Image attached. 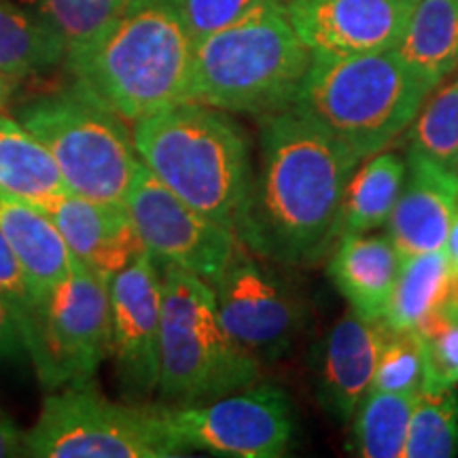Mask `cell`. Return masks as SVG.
I'll return each mask as SVG.
<instances>
[{
	"label": "cell",
	"instance_id": "d4e9b609",
	"mask_svg": "<svg viewBox=\"0 0 458 458\" xmlns=\"http://www.w3.org/2000/svg\"><path fill=\"white\" fill-rule=\"evenodd\" d=\"M420 393L374 391L360 399L351 418L346 450L360 458H403L411 414Z\"/></svg>",
	"mask_w": 458,
	"mask_h": 458
},
{
	"label": "cell",
	"instance_id": "e0dca14e",
	"mask_svg": "<svg viewBox=\"0 0 458 458\" xmlns=\"http://www.w3.org/2000/svg\"><path fill=\"white\" fill-rule=\"evenodd\" d=\"M45 213L74 259L105 284L147 253L128 206L96 202L68 191L49 204Z\"/></svg>",
	"mask_w": 458,
	"mask_h": 458
},
{
	"label": "cell",
	"instance_id": "9a60e30c",
	"mask_svg": "<svg viewBox=\"0 0 458 458\" xmlns=\"http://www.w3.org/2000/svg\"><path fill=\"white\" fill-rule=\"evenodd\" d=\"M391 329L382 320L348 312L318 342L314 359L317 399L340 425H348L374 382L382 348Z\"/></svg>",
	"mask_w": 458,
	"mask_h": 458
},
{
	"label": "cell",
	"instance_id": "d590c367",
	"mask_svg": "<svg viewBox=\"0 0 458 458\" xmlns=\"http://www.w3.org/2000/svg\"><path fill=\"white\" fill-rule=\"evenodd\" d=\"M17 83H20V81H17V79L9 77L7 72L0 71V113L7 111V106L11 105V100H13Z\"/></svg>",
	"mask_w": 458,
	"mask_h": 458
},
{
	"label": "cell",
	"instance_id": "1f68e13d",
	"mask_svg": "<svg viewBox=\"0 0 458 458\" xmlns=\"http://www.w3.org/2000/svg\"><path fill=\"white\" fill-rule=\"evenodd\" d=\"M0 295L13 306L17 317H20L21 329H24L26 337V346L30 348L37 308H34L30 284H28L26 274L21 270L20 259L15 257L13 249H11L3 233H0Z\"/></svg>",
	"mask_w": 458,
	"mask_h": 458
},
{
	"label": "cell",
	"instance_id": "2e32d148",
	"mask_svg": "<svg viewBox=\"0 0 458 458\" xmlns=\"http://www.w3.org/2000/svg\"><path fill=\"white\" fill-rule=\"evenodd\" d=\"M403 187L386 221L401 259L442 250L458 202V172L410 148Z\"/></svg>",
	"mask_w": 458,
	"mask_h": 458
},
{
	"label": "cell",
	"instance_id": "836d02e7",
	"mask_svg": "<svg viewBox=\"0 0 458 458\" xmlns=\"http://www.w3.org/2000/svg\"><path fill=\"white\" fill-rule=\"evenodd\" d=\"M26 433L0 410V458L24 456Z\"/></svg>",
	"mask_w": 458,
	"mask_h": 458
},
{
	"label": "cell",
	"instance_id": "83f0119b",
	"mask_svg": "<svg viewBox=\"0 0 458 458\" xmlns=\"http://www.w3.org/2000/svg\"><path fill=\"white\" fill-rule=\"evenodd\" d=\"M128 0H34L37 11L60 32L66 43V55L89 47Z\"/></svg>",
	"mask_w": 458,
	"mask_h": 458
},
{
	"label": "cell",
	"instance_id": "277c9868",
	"mask_svg": "<svg viewBox=\"0 0 458 458\" xmlns=\"http://www.w3.org/2000/svg\"><path fill=\"white\" fill-rule=\"evenodd\" d=\"M310 62L286 9L270 4L196 43L187 100L266 117L295 105Z\"/></svg>",
	"mask_w": 458,
	"mask_h": 458
},
{
	"label": "cell",
	"instance_id": "8992f818",
	"mask_svg": "<svg viewBox=\"0 0 458 458\" xmlns=\"http://www.w3.org/2000/svg\"><path fill=\"white\" fill-rule=\"evenodd\" d=\"M159 403H204L259 385L261 363L223 327L213 284L179 267H159Z\"/></svg>",
	"mask_w": 458,
	"mask_h": 458
},
{
	"label": "cell",
	"instance_id": "484cf974",
	"mask_svg": "<svg viewBox=\"0 0 458 458\" xmlns=\"http://www.w3.org/2000/svg\"><path fill=\"white\" fill-rule=\"evenodd\" d=\"M458 450L456 388L418 394L403 458H450Z\"/></svg>",
	"mask_w": 458,
	"mask_h": 458
},
{
	"label": "cell",
	"instance_id": "30bf717a",
	"mask_svg": "<svg viewBox=\"0 0 458 458\" xmlns=\"http://www.w3.org/2000/svg\"><path fill=\"white\" fill-rule=\"evenodd\" d=\"M164 414L182 448L215 456L278 458L289 452L295 435L293 403L272 385H253L204 403L164 405Z\"/></svg>",
	"mask_w": 458,
	"mask_h": 458
},
{
	"label": "cell",
	"instance_id": "5bb4252c",
	"mask_svg": "<svg viewBox=\"0 0 458 458\" xmlns=\"http://www.w3.org/2000/svg\"><path fill=\"white\" fill-rule=\"evenodd\" d=\"M418 0H293L286 17L312 55L397 49Z\"/></svg>",
	"mask_w": 458,
	"mask_h": 458
},
{
	"label": "cell",
	"instance_id": "d6a6232c",
	"mask_svg": "<svg viewBox=\"0 0 458 458\" xmlns=\"http://www.w3.org/2000/svg\"><path fill=\"white\" fill-rule=\"evenodd\" d=\"M24 357H28V346L20 317L0 295V360H21Z\"/></svg>",
	"mask_w": 458,
	"mask_h": 458
},
{
	"label": "cell",
	"instance_id": "44dd1931",
	"mask_svg": "<svg viewBox=\"0 0 458 458\" xmlns=\"http://www.w3.org/2000/svg\"><path fill=\"white\" fill-rule=\"evenodd\" d=\"M433 89L458 71V0H418L394 49Z\"/></svg>",
	"mask_w": 458,
	"mask_h": 458
},
{
	"label": "cell",
	"instance_id": "603a6c76",
	"mask_svg": "<svg viewBox=\"0 0 458 458\" xmlns=\"http://www.w3.org/2000/svg\"><path fill=\"white\" fill-rule=\"evenodd\" d=\"M450 270L445 250L401 259L382 323L391 331H418L448 301Z\"/></svg>",
	"mask_w": 458,
	"mask_h": 458
},
{
	"label": "cell",
	"instance_id": "4316f807",
	"mask_svg": "<svg viewBox=\"0 0 458 458\" xmlns=\"http://www.w3.org/2000/svg\"><path fill=\"white\" fill-rule=\"evenodd\" d=\"M410 148L454 168L458 153V74L435 89L410 125Z\"/></svg>",
	"mask_w": 458,
	"mask_h": 458
},
{
	"label": "cell",
	"instance_id": "e575fe53",
	"mask_svg": "<svg viewBox=\"0 0 458 458\" xmlns=\"http://www.w3.org/2000/svg\"><path fill=\"white\" fill-rule=\"evenodd\" d=\"M445 255H448V270H450V295L448 301L458 303V202L454 210V219H452L448 240L444 246Z\"/></svg>",
	"mask_w": 458,
	"mask_h": 458
},
{
	"label": "cell",
	"instance_id": "6da1fadb",
	"mask_svg": "<svg viewBox=\"0 0 458 458\" xmlns=\"http://www.w3.org/2000/svg\"><path fill=\"white\" fill-rule=\"evenodd\" d=\"M257 122L259 157L233 233L263 261L314 266L340 240L344 191L360 159L297 105Z\"/></svg>",
	"mask_w": 458,
	"mask_h": 458
},
{
	"label": "cell",
	"instance_id": "ffe728a7",
	"mask_svg": "<svg viewBox=\"0 0 458 458\" xmlns=\"http://www.w3.org/2000/svg\"><path fill=\"white\" fill-rule=\"evenodd\" d=\"M0 189L43 210L68 193L49 148L4 113H0Z\"/></svg>",
	"mask_w": 458,
	"mask_h": 458
},
{
	"label": "cell",
	"instance_id": "d6986e66",
	"mask_svg": "<svg viewBox=\"0 0 458 458\" xmlns=\"http://www.w3.org/2000/svg\"><path fill=\"white\" fill-rule=\"evenodd\" d=\"M0 233L20 259L30 284L34 308H38L77 259L43 208L11 196L4 189H0Z\"/></svg>",
	"mask_w": 458,
	"mask_h": 458
},
{
	"label": "cell",
	"instance_id": "7c38bea8",
	"mask_svg": "<svg viewBox=\"0 0 458 458\" xmlns=\"http://www.w3.org/2000/svg\"><path fill=\"white\" fill-rule=\"evenodd\" d=\"M223 327L261 365L293 351L303 325V306L278 272L238 246L213 284Z\"/></svg>",
	"mask_w": 458,
	"mask_h": 458
},
{
	"label": "cell",
	"instance_id": "8fae6325",
	"mask_svg": "<svg viewBox=\"0 0 458 458\" xmlns=\"http://www.w3.org/2000/svg\"><path fill=\"white\" fill-rule=\"evenodd\" d=\"M128 213L159 267H179L208 284L216 283L240 246L233 229L189 206L142 162L130 189Z\"/></svg>",
	"mask_w": 458,
	"mask_h": 458
},
{
	"label": "cell",
	"instance_id": "7402d4cb",
	"mask_svg": "<svg viewBox=\"0 0 458 458\" xmlns=\"http://www.w3.org/2000/svg\"><path fill=\"white\" fill-rule=\"evenodd\" d=\"M64 60V38L38 11L0 0V71L21 81L54 71Z\"/></svg>",
	"mask_w": 458,
	"mask_h": 458
},
{
	"label": "cell",
	"instance_id": "9c48e42d",
	"mask_svg": "<svg viewBox=\"0 0 458 458\" xmlns=\"http://www.w3.org/2000/svg\"><path fill=\"white\" fill-rule=\"evenodd\" d=\"M111 346L108 284L77 261L37 308L28 357L49 393L94 380Z\"/></svg>",
	"mask_w": 458,
	"mask_h": 458
},
{
	"label": "cell",
	"instance_id": "4fadbf2b",
	"mask_svg": "<svg viewBox=\"0 0 458 458\" xmlns=\"http://www.w3.org/2000/svg\"><path fill=\"white\" fill-rule=\"evenodd\" d=\"M111 359L125 401L147 403L157 393L162 360V274L142 253L108 283Z\"/></svg>",
	"mask_w": 458,
	"mask_h": 458
},
{
	"label": "cell",
	"instance_id": "74e56055",
	"mask_svg": "<svg viewBox=\"0 0 458 458\" xmlns=\"http://www.w3.org/2000/svg\"><path fill=\"white\" fill-rule=\"evenodd\" d=\"M454 170L458 172V153H456V162H454Z\"/></svg>",
	"mask_w": 458,
	"mask_h": 458
},
{
	"label": "cell",
	"instance_id": "cb8c5ba5",
	"mask_svg": "<svg viewBox=\"0 0 458 458\" xmlns=\"http://www.w3.org/2000/svg\"><path fill=\"white\" fill-rule=\"evenodd\" d=\"M408 162L397 153L380 151L359 164L344 191L340 213V236L344 233H369L386 225L401 187Z\"/></svg>",
	"mask_w": 458,
	"mask_h": 458
},
{
	"label": "cell",
	"instance_id": "8d00e7d4",
	"mask_svg": "<svg viewBox=\"0 0 458 458\" xmlns=\"http://www.w3.org/2000/svg\"><path fill=\"white\" fill-rule=\"evenodd\" d=\"M278 3L283 4V7H286V4H289V3H293V0H278Z\"/></svg>",
	"mask_w": 458,
	"mask_h": 458
},
{
	"label": "cell",
	"instance_id": "f546056e",
	"mask_svg": "<svg viewBox=\"0 0 458 458\" xmlns=\"http://www.w3.org/2000/svg\"><path fill=\"white\" fill-rule=\"evenodd\" d=\"M425 376L422 340L418 331H391L382 348L371 388L391 393H420Z\"/></svg>",
	"mask_w": 458,
	"mask_h": 458
},
{
	"label": "cell",
	"instance_id": "5b68a950",
	"mask_svg": "<svg viewBox=\"0 0 458 458\" xmlns=\"http://www.w3.org/2000/svg\"><path fill=\"white\" fill-rule=\"evenodd\" d=\"M433 91L394 49L348 57L312 55L295 105L363 162L414 123Z\"/></svg>",
	"mask_w": 458,
	"mask_h": 458
},
{
	"label": "cell",
	"instance_id": "52a82bcc",
	"mask_svg": "<svg viewBox=\"0 0 458 458\" xmlns=\"http://www.w3.org/2000/svg\"><path fill=\"white\" fill-rule=\"evenodd\" d=\"M15 119L30 130L64 176L68 191L96 202L128 206L140 159L134 134L117 113L81 83L49 91L17 106Z\"/></svg>",
	"mask_w": 458,
	"mask_h": 458
},
{
	"label": "cell",
	"instance_id": "ac0fdd59",
	"mask_svg": "<svg viewBox=\"0 0 458 458\" xmlns=\"http://www.w3.org/2000/svg\"><path fill=\"white\" fill-rule=\"evenodd\" d=\"M399 266L401 257L388 236L344 233L331 255L327 274L352 312L382 320Z\"/></svg>",
	"mask_w": 458,
	"mask_h": 458
},
{
	"label": "cell",
	"instance_id": "ba28073f",
	"mask_svg": "<svg viewBox=\"0 0 458 458\" xmlns=\"http://www.w3.org/2000/svg\"><path fill=\"white\" fill-rule=\"evenodd\" d=\"M185 452L162 403H119L91 380L49 391L26 433L24 456L170 458Z\"/></svg>",
	"mask_w": 458,
	"mask_h": 458
},
{
	"label": "cell",
	"instance_id": "7a4b0ae2",
	"mask_svg": "<svg viewBox=\"0 0 458 458\" xmlns=\"http://www.w3.org/2000/svg\"><path fill=\"white\" fill-rule=\"evenodd\" d=\"M193 49L179 0H128L113 24L64 64L72 81L134 125L187 100Z\"/></svg>",
	"mask_w": 458,
	"mask_h": 458
},
{
	"label": "cell",
	"instance_id": "f1b7e54d",
	"mask_svg": "<svg viewBox=\"0 0 458 458\" xmlns=\"http://www.w3.org/2000/svg\"><path fill=\"white\" fill-rule=\"evenodd\" d=\"M425 357L422 393H442L458 386V303L445 301L439 312L418 329Z\"/></svg>",
	"mask_w": 458,
	"mask_h": 458
},
{
	"label": "cell",
	"instance_id": "4dcf8cb0",
	"mask_svg": "<svg viewBox=\"0 0 458 458\" xmlns=\"http://www.w3.org/2000/svg\"><path fill=\"white\" fill-rule=\"evenodd\" d=\"M278 0H179L193 41L236 26Z\"/></svg>",
	"mask_w": 458,
	"mask_h": 458
},
{
	"label": "cell",
	"instance_id": "3957f363",
	"mask_svg": "<svg viewBox=\"0 0 458 458\" xmlns=\"http://www.w3.org/2000/svg\"><path fill=\"white\" fill-rule=\"evenodd\" d=\"M139 159L189 206L233 229L253 181L246 131L221 108L185 100L134 123Z\"/></svg>",
	"mask_w": 458,
	"mask_h": 458
}]
</instances>
